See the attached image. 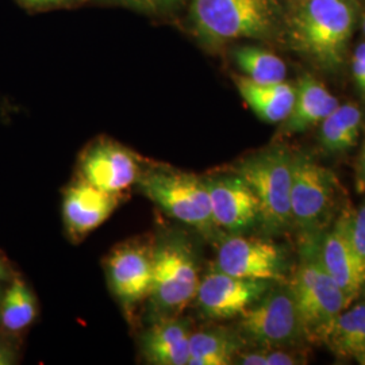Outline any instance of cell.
I'll return each instance as SVG.
<instances>
[{
  "label": "cell",
  "mask_w": 365,
  "mask_h": 365,
  "mask_svg": "<svg viewBox=\"0 0 365 365\" xmlns=\"http://www.w3.org/2000/svg\"><path fill=\"white\" fill-rule=\"evenodd\" d=\"M356 24L354 0H294L283 13L282 33L292 49L334 72L345 63Z\"/></svg>",
  "instance_id": "cell-1"
},
{
  "label": "cell",
  "mask_w": 365,
  "mask_h": 365,
  "mask_svg": "<svg viewBox=\"0 0 365 365\" xmlns=\"http://www.w3.org/2000/svg\"><path fill=\"white\" fill-rule=\"evenodd\" d=\"M188 25L196 39L215 49L240 39L265 41L282 33L276 0H190Z\"/></svg>",
  "instance_id": "cell-2"
},
{
  "label": "cell",
  "mask_w": 365,
  "mask_h": 365,
  "mask_svg": "<svg viewBox=\"0 0 365 365\" xmlns=\"http://www.w3.org/2000/svg\"><path fill=\"white\" fill-rule=\"evenodd\" d=\"M199 283V265L188 240L167 235L153 244L152 287L148 297L153 321L179 317L195 300Z\"/></svg>",
  "instance_id": "cell-3"
},
{
  "label": "cell",
  "mask_w": 365,
  "mask_h": 365,
  "mask_svg": "<svg viewBox=\"0 0 365 365\" xmlns=\"http://www.w3.org/2000/svg\"><path fill=\"white\" fill-rule=\"evenodd\" d=\"M137 185L170 218L194 227L206 237L218 235L220 229L211 215L205 178L170 167L152 165L143 168Z\"/></svg>",
  "instance_id": "cell-4"
},
{
  "label": "cell",
  "mask_w": 365,
  "mask_h": 365,
  "mask_svg": "<svg viewBox=\"0 0 365 365\" xmlns=\"http://www.w3.org/2000/svg\"><path fill=\"white\" fill-rule=\"evenodd\" d=\"M292 165L294 155L289 150L271 146L244 157L235 167L259 200L261 226L268 235H279L292 225Z\"/></svg>",
  "instance_id": "cell-5"
},
{
  "label": "cell",
  "mask_w": 365,
  "mask_h": 365,
  "mask_svg": "<svg viewBox=\"0 0 365 365\" xmlns=\"http://www.w3.org/2000/svg\"><path fill=\"white\" fill-rule=\"evenodd\" d=\"M294 274L289 291L299 314L306 339L324 341L327 330L351 302L324 268L318 244L310 238Z\"/></svg>",
  "instance_id": "cell-6"
},
{
  "label": "cell",
  "mask_w": 365,
  "mask_h": 365,
  "mask_svg": "<svg viewBox=\"0 0 365 365\" xmlns=\"http://www.w3.org/2000/svg\"><path fill=\"white\" fill-rule=\"evenodd\" d=\"M238 336L259 348H287L306 339L289 288H271L241 314Z\"/></svg>",
  "instance_id": "cell-7"
},
{
  "label": "cell",
  "mask_w": 365,
  "mask_h": 365,
  "mask_svg": "<svg viewBox=\"0 0 365 365\" xmlns=\"http://www.w3.org/2000/svg\"><path fill=\"white\" fill-rule=\"evenodd\" d=\"M337 180L325 167L304 155H294L291 182V215L310 238L327 222L334 203Z\"/></svg>",
  "instance_id": "cell-8"
},
{
  "label": "cell",
  "mask_w": 365,
  "mask_h": 365,
  "mask_svg": "<svg viewBox=\"0 0 365 365\" xmlns=\"http://www.w3.org/2000/svg\"><path fill=\"white\" fill-rule=\"evenodd\" d=\"M274 282L244 279L217 268L200 279L195 302L199 312L212 321L238 318L265 295Z\"/></svg>",
  "instance_id": "cell-9"
},
{
  "label": "cell",
  "mask_w": 365,
  "mask_h": 365,
  "mask_svg": "<svg viewBox=\"0 0 365 365\" xmlns=\"http://www.w3.org/2000/svg\"><path fill=\"white\" fill-rule=\"evenodd\" d=\"M218 271L244 279L279 282L284 279V253L268 240L230 235L218 249Z\"/></svg>",
  "instance_id": "cell-10"
},
{
  "label": "cell",
  "mask_w": 365,
  "mask_h": 365,
  "mask_svg": "<svg viewBox=\"0 0 365 365\" xmlns=\"http://www.w3.org/2000/svg\"><path fill=\"white\" fill-rule=\"evenodd\" d=\"M141 170L143 165L131 150L108 138L90 145L80 160L81 179L117 195L137 184Z\"/></svg>",
  "instance_id": "cell-11"
},
{
  "label": "cell",
  "mask_w": 365,
  "mask_h": 365,
  "mask_svg": "<svg viewBox=\"0 0 365 365\" xmlns=\"http://www.w3.org/2000/svg\"><path fill=\"white\" fill-rule=\"evenodd\" d=\"M211 215L220 230L229 235H244L260 223L259 200L247 182L232 173L207 178Z\"/></svg>",
  "instance_id": "cell-12"
},
{
  "label": "cell",
  "mask_w": 365,
  "mask_h": 365,
  "mask_svg": "<svg viewBox=\"0 0 365 365\" xmlns=\"http://www.w3.org/2000/svg\"><path fill=\"white\" fill-rule=\"evenodd\" d=\"M152 249L141 241L125 242L106 260L108 284L125 309L148 299L152 287Z\"/></svg>",
  "instance_id": "cell-13"
},
{
  "label": "cell",
  "mask_w": 365,
  "mask_h": 365,
  "mask_svg": "<svg viewBox=\"0 0 365 365\" xmlns=\"http://www.w3.org/2000/svg\"><path fill=\"white\" fill-rule=\"evenodd\" d=\"M349 215L351 212H344L339 217L318 244V253L327 274L352 304L365 289V261L353 247Z\"/></svg>",
  "instance_id": "cell-14"
},
{
  "label": "cell",
  "mask_w": 365,
  "mask_h": 365,
  "mask_svg": "<svg viewBox=\"0 0 365 365\" xmlns=\"http://www.w3.org/2000/svg\"><path fill=\"white\" fill-rule=\"evenodd\" d=\"M120 195L105 192L84 179L66 188L63 200V220L66 233L75 242L102 226L118 207Z\"/></svg>",
  "instance_id": "cell-15"
},
{
  "label": "cell",
  "mask_w": 365,
  "mask_h": 365,
  "mask_svg": "<svg viewBox=\"0 0 365 365\" xmlns=\"http://www.w3.org/2000/svg\"><path fill=\"white\" fill-rule=\"evenodd\" d=\"M191 327L179 317L156 319L141 337L145 361L153 365H187Z\"/></svg>",
  "instance_id": "cell-16"
},
{
  "label": "cell",
  "mask_w": 365,
  "mask_h": 365,
  "mask_svg": "<svg viewBox=\"0 0 365 365\" xmlns=\"http://www.w3.org/2000/svg\"><path fill=\"white\" fill-rule=\"evenodd\" d=\"M295 88V102L288 117L282 122L279 135L289 137L309 130L339 107V99L312 75H303Z\"/></svg>",
  "instance_id": "cell-17"
},
{
  "label": "cell",
  "mask_w": 365,
  "mask_h": 365,
  "mask_svg": "<svg viewBox=\"0 0 365 365\" xmlns=\"http://www.w3.org/2000/svg\"><path fill=\"white\" fill-rule=\"evenodd\" d=\"M237 90L250 110L267 123H282L292 110L297 88L286 81L259 84L242 75L235 76Z\"/></svg>",
  "instance_id": "cell-18"
},
{
  "label": "cell",
  "mask_w": 365,
  "mask_h": 365,
  "mask_svg": "<svg viewBox=\"0 0 365 365\" xmlns=\"http://www.w3.org/2000/svg\"><path fill=\"white\" fill-rule=\"evenodd\" d=\"M322 342L339 359H353L365 365V302L342 310Z\"/></svg>",
  "instance_id": "cell-19"
},
{
  "label": "cell",
  "mask_w": 365,
  "mask_h": 365,
  "mask_svg": "<svg viewBox=\"0 0 365 365\" xmlns=\"http://www.w3.org/2000/svg\"><path fill=\"white\" fill-rule=\"evenodd\" d=\"M363 126V113L359 106L339 105L321 123L318 141L331 155L342 153L357 144Z\"/></svg>",
  "instance_id": "cell-20"
},
{
  "label": "cell",
  "mask_w": 365,
  "mask_h": 365,
  "mask_svg": "<svg viewBox=\"0 0 365 365\" xmlns=\"http://www.w3.org/2000/svg\"><path fill=\"white\" fill-rule=\"evenodd\" d=\"M242 339L222 329L202 330L191 334L188 365L235 364Z\"/></svg>",
  "instance_id": "cell-21"
},
{
  "label": "cell",
  "mask_w": 365,
  "mask_h": 365,
  "mask_svg": "<svg viewBox=\"0 0 365 365\" xmlns=\"http://www.w3.org/2000/svg\"><path fill=\"white\" fill-rule=\"evenodd\" d=\"M230 54L244 78L259 84H276L286 81L287 66L274 53L260 46L237 45L230 51Z\"/></svg>",
  "instance_id": "cell-22"
},
{
  "label": "cell",
  "mask_w": 365,
  "mask_h": 365,
  "mask_svg": "<svg viewBox=\"0 0 365 365\" xmlns=\"http://www.w3.org/2000/svg\"><path fill=\"white\" fill-rule=\"evenodd\" d=\"M38 315V303L31 288L21 277H13L0 300V324L11 333L30 327Z\"/></svg>",
  "instance_id": "cell-23"
},
{
  "label": "cell",
  "mask_w": 365,
  "mask_h": 365,
  "mask_svg": "<svg viewBox=\"0 0 365 365\" xmlns=\"http://www.w3.org/2000/svg\"><path fill=\"white\" fill-rule=\"evenodd\" d=\"M303 359L279 348H262L260 351L240 352L235 357V364L241 365H298L304 364Z\"/></svg>",
  "instance_id": "cell-24"
},
{
  "label": "cell",
  "mask_w": 365,
  "mask_h": 365,
  "mask_svg": "<svg viewBox=\"0 0 365 365\" xmlns=\"http://www.w3.org/2000/svg\"><path fill=\"white\" fill-rule=\"evenodd\" d=\"M349 235L353 247L365 261V203L349 215Z\"/></svg>",
  "instance_id": "cell-25"
},
{
  "label": "cell",
  "mask_w": 365,
  "mask_h": 365,
  "mask_svg": "<svg viewBox=\"0 0 365 365\" xmlns=\"http://www.w3.org/2000/svg\"><path fill=\"white\" fill-rule=\"evenodd\" d=\"M352 73L354 83L365 99V42H361L353 53Z\"/></svg>",
  "instance_id": "cell-26"
},
{
  "label": "cell",
  "mask_w": 365,
  "mask_h": 365,
  "mask_svg": "<svg viewBox=\"0 0 365 365\" xmlns=\"http://www.w3.org/2000/svg\"><path fill=\"white\" fill-rule=\"evenodd\" d=\"M16 1L30 10H52V9L72 7L86 0H16Z\"/></svg>",
  "instance_id": "cell-27"
},
{
  "label": "cell",
  "mask_w": 365,
  "mask_h": 365,
  "mask_svg": "<svg viewBox=\"0 0 365 365\" xmlns=\"http://www.w3.org/2000/svg\"><path fill=\"white\" fill-rule=\"evenodd\" d=\"M148 3L150 4L153 14H168L176 11L184 0H148Z\"/></svg>",
  "instance_id": "cell-28"
},
{
  "label": "cell",
  "mask_w": 365,
  "mask_h": 365,
  "mask_svg": "<svg viewBox=\"0 0 365 365\" xmlns=\"http://www.w3.org/2000/svg\"><path fill=\"white\" fill-rule=\"evenodd\" d=\"M354 185L357 192L363 194L365 192V143L360 156L356 163V170H354Z\"/></svg>",
  "instance_id": "cell-29"
},
{
  "label": "cell",
  "mask_w": 365,
  "mask_h": 365,
  "mask_svg": "<svg viewBox=\"0 0 365 365\" xmlns=\"http://www.w3.org/2000/svg\"><path fill=\"white\" fill-rule=\"evenodd\" d=\"M99 1H108V3H114V4L125 6V7L131 9V10H135V11L153 14V10H152L150 4L148 3V0H99Z\"/></svg>",
  "instance_id": "cell-30"
},
{
  "label": "cell",
  "mask_w": 365,
  "mask_h": 365,
  "mask_svg": "<svg viewBox=\"0 0 365 365\" xmlns=\"http://www.w3.org/2000/svg\"><path fill=\"white\" fill-rule=\"evenodd\" d=\"M18 363V353L11 344L0 341V365H14Z\"/></svg>",
  "instance_id": "cell-31"
},
{
  "label": "cell",
  "mask_w": 365,
  "mask_h": 365,
  "mask_svg": "<svg viewBox=\"0 0 365 365\" xmlns=\"http://www.w3.org/2000/svg\"><path fill=\"white\" fill-rule=\"evenodd\" d=\"M13 271L9 265V262L0 256V282H10L13 279Z\"/></svg>",
  "instance_id": "cell-32"
},
{
  "label": "cell",
  "mask_w": 365,
  "mask_h": 365,
  "mask_svg": "<svg viewBox=\"0 0 365 365\" xmlns=\"http://www.w3.org/2000/svg\"><path fill=\"white\" fill-rule=\"evenodd\" d=\"M1 283H3V282H0V300H1V297H3V292H4V289H3V286H1Z\"/></svg>",
  "instance_id": "cell-33"
},
{
  "label": "cell",
  "mask_w": 365,
  "mask_h": 365,
  "mask_svg": "<svg viewBox=\"0 0 365 365\" xmlns=\"http://www.w3.org/2000/svg\"><path fill=\"white\" fill-rule=\"evenodd\" d=\"M363 33H364V36H365V15H364V18H363Z\"/></svg>",
  "instance_id": "cell-34"
}]
</instances>
